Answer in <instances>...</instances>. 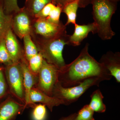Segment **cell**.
<instances>
[{"instance_id":"cell-7","label":"cell","mask_w":120,"mask_h":120,"mask_svg":"<svg viewBox=\"0 0 120 120\" xmlns=\"http://www.w3.org/2000/svg\"><path fill=\"white\" fill-rule=\"evenodd\" d=\"M35 32L43 38H52L66 30V26L61 22L56 23L46 19H38L34 24Z\"/></svg>"},{"instance_id":"cell-2","label":"cell","mask_w":120,"mask_h":120,"mask_svg":"<svg viewBox=\"0 0 120 120\" xmlns=\"http://www.w3.org/2000/svg\"><path fill=\"white\" fill-rule=\"evenodd\" d=\"M114 1L109 0H92L93 16L97 33L103 40L111 39L115 34L110 26L112 16L116 7Z\"/></svg>"},{"instance_id":"cell-21","label":"cell","mask_w":120,"mask_h":120,"mask_svg":"<svg viewBox=\"0 0 120 120\" xmlns=\"http://www.w3.org/2000/svg\"><path fill=\"white\" fill-rule=\"evenodd\" d=\"M3 9L6 15L13 16L21 10L17 0H2Z\"/></svg>"},{"instance_id":"cell-29","label":"cell","mask_w":120,"mask_h":120,"mask_svg":"<svg viewBox=\"0 0 120 120\" xmlns=\"http://www.w3.org/2000/svg\"><path fill=\"white\" fill-rule=\"evenodd\" d=\"M76 114V113H72L67 116L62 117L59 120H74Z\"/></svg>"},{"instance_id":"cell-1","label":"cell","mask_w":120,"mask_h":120,"mask_svg":"<svg viewBox=\"0 0 120 120\" xmlns=\"http://www.w3.org/2000/svg\"><path fill=\"white\" fill-rule=\"evenodd\" d=\"M88 46L86 44L77 58L60 69L58 81L62 86L69 87L77 86L92 77H100L104 80L112 79L109 72L90 55Z\"/></svg>"},{"instance_id":"cell-30","label":"cell","mask_w":120,"mask_h":120,"mask_svg":"<svg viewBox=\"0 0 120 120\" xmlns=\"http://www.w3.org/2000/svg\"><path fill=\"white\" fill-rule=\"evenodd\" d=\"M109 0L112 1H114V2H116L118 0Z\"/></svg>"},{"instance_id":"cell-16","label":"cell","mask_w":120,"mask_h":120,"mask_svg":"<svg viewBox=\"0 0 120 120\" xmlns=\"http://www.w3.org/2000/svg\"><path fill=\"white\" fill-rule=\"evenodd\" d=\"M90 102L89 106L94 111L99 113L105 112L106 106L103 103V95L99 90L94 91L90 95Z\"/></svg>"},{"instance_id":"cell-27","label":"cell","mask_w":120,"mask_h":120,"mask_svg":"<svg viewBox=\"0 0 120 120\" xmlns=\"http://www.w3.org/2000/svg\"><path fill=\"white\" fill-rule=\"evenodd\" d=\"M56 5L52 2L46 5L35 16L38 19H46L49 16L51 11Z\"/></svg>"},{"instance_id":"cell-8","label":"cell","mask_w":120,"mask_h":120,"mask_svg":"<svg viewBox=\"0 0 120 120\" xmlns=\"http://www.w3.org/2000/svg\"><path fill=\"white\" fill-rule=\"evenodd\" d=\"M26 108L9 95L0 102V120H15Z\"/></svg>"},{"instance_id":"cell-9","label":"cell","mask_w":120,"mask_h":120,"mask_svg":"<svg viewBox=\"0 0 120 120\" xmlns=\"http://www.w3.org/2000/svg\"><path fill=\"white\" fill-rule=\"evenodd\" d=\"M19 64L22 73L24 87L25 91V106L27 108L32 107L30 99L31 90L36 85L38 74L32 72L28 66V62L24 56L20 60Z\"/></svg>"},{"instance_id":"cell-14","label":"cell","mask_w":120,"mask_h":120,"mask_svg":"<svg viewBox=\"0 0 120 120\" xmlns=\"http://www.w3.org/2000/svg\"><path fill=\"white\" fill-rule=\"evenodd\" d=\"M75 30L73 34L70 35L69 45L74 46L79 45L84 39L87 37L90 32L97 33V27L94 23L87 25L75 24Z\"/></svg>"},{"instance_id":"cell-24","label":"cell","mask_w":120,"mask_h":120,"mask_svg":"<svg viewBox=\"0 0 120 120\" xmlns=\"http://www.w3.org/2000/svg\"><path fill=\"white\" fill-rule=\"evenodd\" d=\"M94 112L89 105H86L77 113L74 120H95Z\"/></svg>"},{"instance_id":"cell-18","label":"cell","mask_w":120,"mask_h":120,"mask_svg":"<svg viewBox=\"0 0 120 120\" xmlns=\"http://www.w3.org/2000/svg\"><path fill=\"white\" fill-rule=\"evenodd\" d=\"M80 2L79 0H76L70 2L63 7L62 12H64L67 15L68 20L65 26L70 23L75 24L77 16V11L79 7H80Z\"/></svg>"},{"instance_id":"cell-13","label":"cell","mask_w":120,"mask_h":120,"mask_svg":"<svg viewBox=\"0 0 120 120\" xmlns=\"http://www.w3.org/2000/svg\"><path fill=\"white\" fill-rule=\"evenodd\" d=\"M5 46L11 57L12 63H19L24 56V52L20 47L17 38L11 28H9L4 38Z\"/></svg>"},{"instance_id":"cell-12","label":"cell","mask_w":120,"mask_h":120,"mask_svg":"<svg viewBox=\"0 0 120 120\" xmlns=\"http://www.w3.org/2000/svg\"><path fill=\"white\" fill-rule=\"evenodd\" d=\"M99 62L109 72L117 82H120V53L108 52L102 56Z\"/></svg>"},{"instance_id":"cell-5","label":"cell","mask_w":120,"mask_h":120,"mask_svg":"<svg viewBox=\"0 0 120 120\" xmlns=\"http://www.w3.org/2000/svg\"><path fill=\"white\" fill-rule=\"evenodd\" d=\"M4 71L9 95L25 105L23 77L19 63H11L6 65Z\"/></svg>"},{"instance_id":"cell-6","label":"cell","mask_w":120,"mask_h":120,"mask_svg":"<svg viewBox=\"0 0 120 120\" xmlns=\"http://www.w3.org/2000/svg\"><path fill=\"white\" fill-rule=\"evenodd\" d=\"M59 71L56 67L44 59L38 73V80L34 87L52 97L54 87L58 82Z\"/></svg>"},{"instance_id":"cell-22","label":"cell","mask_w":120,"mask_h":120,"mask_svg":"<svg viewBox=\"0 0 120 120\" xmlns=\"http://www.w3.org/2000/svg\"><path fill=\"white\" fill-rule=\"evenodd\" d=\"M43 60V56L39 52L27 60L28 66L32 72L38 74L42 64Z\"/></svg>"},{"instance_id":"cell-11","label":"cell","mask_w":120,"mask_h":120,"mask_svg":"<svg viewBox=\"0 0 120 120\" xmlns=\"http://www.w3.org/2000/svg\"><path fill=\"white\" fill-rule=\"evenodd\" d=\"M30 99L32 108L36 103H39L45 105L51 112L55 106L64 105V102L61 100L49 96L34 87L31 90Z\"/></svg>"},{"instance_id":"cell-20","label":"cell","mask_w":120,"mask_h":120,"mask_svg":"<svg viewBox=\"0 0 120 120\" xmlns=\"http://www.w3.org/2000/svg\"><path fill=\"white\" fill-rule=\"evenodd\" d=\"M9 95L5 73L4 67L0 65V102Z\"/></svg>"},{"instance_id":"cell-23","label":"cell","mask_w":120,"mask_h":120,"mask_svg":"<svg viewBox=\"0 0 120 120\" xmlns=\"http://www.w3.org/2000/svg\"><path fill=\"white\" fill-rule=\"evenodd\" d=\"M32 118L33 120H45L47 116L46 106L43 104H35L33 107Z\"/></svg>"},{"instance_id":"cell-17","label":"cell","mask_w":120,"mask_h":120,"mask_svg":"<svg viewBox=\"0 0 120 120\" xmlns=\"http://www.w3.org/2000/svg\"><path fill=\"white\" fill-rule=\"evenodd\" d=\"M12 16L4 13L2 0H0V42L4 39L9 29L11 28Z\"/></svg>"},{"instance_id":"cell-10","label":"cell","mask_w":120,"mask_h":120,"mask_svg":"<svg viewBox=\"0 0 120 120\" xmlns=\"http://www.w3.org/2000/svg\"><path fill=\"white\" fill-rule=\"evenodd\" d=\"M30 16L23 10L13 15L11 22V29L20 38L30 34L31 31Z\"/></svg>"},{"instance_id":"cell-15","label":"cell","mask_w":120,"mask_h":120,"mask_svg":"<svg viewBox=\"0 0 120 120\" xmlns=\"http://www.w3.org/2000/svg\"><path fill=\"white\" fill-rule=\"evenodd\" d=\"M52 0H26L22 8L30 17H34L44 7Z\"/></svg>"},{"instance_id":"cell-26","label":"cell","mask_w":120,"mask_h":120,"mask_svg":"<svg viewBox=\"0 0 120 120\" xmlns=\"http://www.w3.org/2000/svg\"><path fill=\"white\" fill-rule=\"evenodd\" d=\"M62 8L58 5H56L51 11L49 15L46 18L50 22L56 23H60V17L61 13L62 12Z\"/></svg>"},{"instance_id":"cell-3","label":"cell","mask_w":120,"mask_h":120,"mask_svg":"<svg viewBox=\"0 0 120 120\" xmlns=\"http://www.w3.org/2000/svg\"><path fill=\"white\" fill-rule=\"evenodd\" d=\"M70 35L66 30L58 36L49 39L42 38L38 46L39 52L47 62L53 65L59 69L65 66L62 52L65 45H69Z\"/></svg>"},{"instance_id":"cell-25","label":"cell","mask_w":120,"mask_h":120,"mask_svg":"<svg viewBox=\"0 0 120 120\" xmlns=\"http://www.w3.org/2000/svg\"><path fill=\"white\" fill-rule=\"evenodd\" d=\"M12 63L11 57L5 46L4 39L0 42V64L5 65Z\"/></svg>"},{"instance_id":"cell-28","label":"cell","mask_w":120,"mask_h":120,"mask_svg":"<svg viewBox=\"0 0 120 120\" xmlns=\"http://www.w3.org/2000/svg\"><path fill=\"white\" fill-rule=\"evenodd\" d=\"M76 0H52V2L56 5H58L63 8L65 5ZM80 2V8H84L90 3L92 0H79Z\"/></svg>"},{"instance_id":"cell-4","label":"cell","mask_w":120,"mask_h":120,"mask_svg":"<svg viewBox=\"0 0 120 120\" xmlns=\"http://www.w3.org/2000/svg\"><path fill=\"white\" fill-rule=\"evenodd\" d=\"M104 80L98 77L88 78L79 85L69 87L62 86L59 81L54 87L52 97L61 100L64 105H68L74 103L92 86H99L101 82Z\"/></svg>"},{"instance_id":"cell-19","label":"cell","mask_w":120,"mask_h":120,"mask_svg":"<svg viewBox=\"0 0 120 120\" xmlns=\"http://www.w3.org/2000/svg\"><path fill=\"white\" fill-rule=\"evenodd\" d=\"M24 50V56L27 60L39 53L37 46L32 41L30 34L27 35L23 38Z\"/></svg>"}]
</instances>
